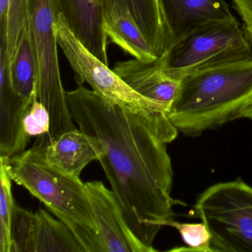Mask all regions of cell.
<instances>
[{
	"instance_id": "cell-1",
	"label": "cell",
	"mask_w": 252,
	"mask_h": 252,
	"mask_svg": "<svg viewBox=\"0 0 252 252\" xmlns=\"http://www.w3.org/2000/svg\"><path fill=\"white\" fill-rule=\"evenodd\" d=\"M79 129L97 137L105 150L100 164L134 235L149 249L160 228L173 220V171L166 144L178 130L169 118L135 113L78 84L67 92Z\"/></svg>"
},
{
	"instance_id": "cell-2",
	"label": "cell",
	"mask_w": 252,
	"mask_h": 252,
	"mask_svg": "<svg viewBox=\"0 0 252 252\" xmlns=\"http://www.w3.org/2000/svg\"><path fill=\"white\" fill-rule=\"evenodd\" d=\"M252 98V60L199 70L181 79L169 113L178 131L195 136L240 119Z\"/></svg>"
},
{
	"instance_id": "cell-3",
	"label": "cell",
	"mask_w": 252,
	"mask_h": 252,
	"mask_svg": "<svg viewBox=\"0 0 252 252\" xmlns=\"http://www.w3.org/2000/svg\"><path fill=\"white\" fill-rule=\"evenodd\" d=\"M5 161L11 180L28 190L73 231L85 252H101L96 224L80 178L48 162L35 147Z\"/></svg>"
},
{
	"instance_id": "cell-4",
	"label": "cell",
	"mask_w": 252,
	"mask_h": 252,
	"mask_svg": "<svg viewBox=\"0 0 252 252\" xmlns=\"http://www.w3.org/2000/svg\"><path fill=\"white\" fill-rule=\"evenodd\" d=\"M252 46L235 19L197 26L162 57L165 71L175 79L209 67L252 60Z\"/></svg>"
},
{
	"instance_id": "cell-5",
	"label": "cell",
	"mask_w": 252,
	"mask_h": 252,
	"mask_svg": "<svg viewBox=\"0 0 252 252\" xmlns=\"http://www.w3.org/2000/svg\"><path fill=\"white\" fill-rule=\"evenodd\" d=\"M28 17L34 39L39 64L38 99L51 115V139L76 129L63 87L55 26L57 15L54 0H27Z\"/></svg>"
},
{
	"instance_id": "cell-6",
	"label": "cell",
	"mask_w": 252,
	"mask_h": 252,
	"mask_svg": "<svg viewBox=\"0 0 252 252\" xmlns=\"http://www.w3.org/2000/svg\"><path fill=\"white\" fill-rule=\"evenodd\" d=\"M195 209L212 236V252H252V187L241 179L215 184Z\"/></svg>"
},
{
	"instance_id": "cell-7",
	"label": "cell",
	"mask_w": 252,
	"mask_h": 252,
	"mask_svg": "<svg viewBox=\"0 0 252 252\" xmlns=\"http://www.w3.org/2000/svg\"><path fill=\"white\" fill-rule=\"evenodd\" d=\"M55 31L57 43L77 75L78 84L86 82L103 99L131 111L169 118L161 106L140 95L107 64L90 52L59 17Z\"/></svg>"
},
{
	"instance_id": "cell-8",
	"label": "cell",
	"mask_w": 252,
	"mask_h": 252,
	"mask_svg": "<svg viewBox=\"0 0 252 252\" xmlns=\"http://www.w3.org/2000/svg\"><path fill=\"white\" fill-rule=\"evenodd\" d=\"M101 252H150L134 235L112 189L101 181L85 183Z\"/></svg>"
},
{
	"instance_id": "cell-9",
	"label": "cell",
	"mask_w": 252,
	"mask_h": 252,
	"mask_svg": "<svg viewBox=\"0 0 252 252\" xmlns=\"http://www.w3.org/2000/svg\"><path fill=\"white\" fill-rule=\"evenodd\" d=\"M33 146L48 162L79 178L90 163L99 161L105 154L104 146L97 137L77 128L56 139H50L48 134L40 135Z\"/></svg>"
},
{
	"instance_id": "cell-10",
	"label": "cell",
	"mask_w": 252,
	"mask_h": 252,
	"mask_svg": "<svg viewBox=\"0 0 252 252\" xmlns=\"http://www.w3.org/2000/svg\"><path fill=\"white\" fill-rule=\"evenodd\" d=\"M60 18L84 46L108 65V37L104 29L103 0H54Z\"/></svg>"
},
{
	"instance_id": "cell-11",
	"label": "cell",
	"mask_w": 252,
	"mask_h": 252,
	"mask_svg": "<svg viewBox=\"0 0 252 252\" xmlns=\"http://www.w3.org/2000/svg\"><path fill=\"white\" fill-rule=\"evenodd\" d=\"M32 104L13 88L7 51L0 49V157L9 158L26 150L30 138L23 120Z\"/></svg>"
},
{
	"instance_id": "cell-12",
	"label": "cell",
	"mask_w": 252,
	"mask_h": 252,
	"mask_svg": "<svg viewBox=\"0 0 252 252\" xmlns=\"http://www.w3.org/2000/svg\"><path fill=\"white\" fill-rule=\"evenodd\" d=\"M159 5L167 50L200 25L235 19L225 0H159Z\"/></svg>"
},
{
	"instance_id": "cell-13",
	"label": "cell",
	"mask_w": 252,
	"mask_h": 252,
	"mask_svg": "<svg viewBox=\"0 0 252 252\" xmlns=\"http://www.w3.org/2000/svg\"><path fill=\"white\" fill-rule=\"evenodd\" d=\"M113 70L138 94L161 106L169 114L179 94L181 81L169 76L160 57L156 61L119 62Z\"/></svg>"
},
{
	"instance_id": "cell-14",
	"label": "cell",
	"mask_w": 252,
	"mask_h": 252,
	"mask_svg": "<svg viewBox=\"0 0 252 252\" xmlns=\"http://www.w3.org/2000/svg\"><path fill=\"white\" fill-rule=\"evenodd\" d=\"M103 20L108 39L125 53L144 62L159 58L126 8L116 2L104 1Z\"/></svg>"
},
{
	"instance_id": "cell-15",
	"label": "cell",
	"mask_w": 252,
	"mask_h": 252,
	"mask_svg": "<svg viewBox=\"0 0 252 252\" xmlns=\"http://www.w3.org/2000/svg\"><path fill=\"white\" fill-rule=\"evenodd\" d=\"M85 252L70 228L45 209L34 215L26 252Z\"/></svg>"
},
{
	"instance_id": "cell-16",
	"label": "cell",
	"mask_w": 252,
	"mask_h": 252,
	"mask_svg": "<svg viewBox=\"0 0 252 252\" xmlns=\"http://www.w3.org/2000/svg\"><path fill=\"white\" fill-rule=\"evenodd\" d=\"M13 88L27 102L38 98L39 64L34 39L28 20L15 54L9 64Z\"/></svg>"
},
{
	"instance_id": "cell-17",
	"label": "cell",
	"mask_w": 252,
	"mask_h": 252,
	"mask_svg": "<svg viewBox=\"0 0 252 252\" xmlns=\"http://www.w3.org/2000/svg\"><path fill=\"white\" fill-rule=\"evenodd\" d=\"M120 4L130 13L141 33L158 57L168 48L167 36L160 12L159 0H103Z\"/></svg>"
},
{
	"instance_id": "cell-18",
	"label": "cell",
	"mask_w": 252,
	"mask_h": 252,
	"mask_svg": "<svg viewBox=\"0 0 252 252\" xmlns=\"http://www.w3.org/2000/svg\"><path fill=\"white\" fill-rule=\"evenodd\" d=\"M28 20L27 0H0V48L6 49L9 64Z\"/></svg>"
},
{
	"instance_id": "cell-19",
	"label": "cell",
	"mask_w": 252,
	"mask_h": 252,
	"mask_svg": "<svg viewBox=\"0 0 252 252\" xmlns=\"http://www.w3.org/2000/svg\"><path fill=\"white\" fill-rule=\"evenodd\" d=\"M12 181L5 161L0 158V252H11V224L16 203Z\"/></svg>"
},
{
	"instance_id": "cell-20",
	"label": "cell",
	"mask_w": 252,
	"mask_h": 252,
	"mask_svg": "<svg viewBox=\"0 0 252 252\" xmlns=\"http://www.w3.org/2000/svg\"><path fill=\"white\" fill-rule=\"evenodd\" d=\"M169 226L175 227L181 234L182 240L188 248L174 249V251H189L197 252H212V236L204 222L181 223L172 220Z\"/></svg>"
},
{
	"instance_id": "cell-21",
	"label": "cell",
	"mask_w": 252,
	"mask_h": 252,
	"mask_svg": "<svg viewBox=\"0 0 252 252\" xmlns=\"http://www.w3.org/2000/svg\"><path fill=\"white\" fill-rule=\"evenodd\" d=\"M35 213L14 205L11 224V252H26Z\"/></svg>"
},
{
	"instance_id": "cell-22",
	"label": "cell",
	"mask_w": 252,
	"mask_h": 252,
	"mask_svg": "<svg viewBox=\"0 0 252 252\" xmlns=\"http://www.w3.org/2000/svg\"><path fill=\"white\" fill-rule=\"evenodd\" d=\"M51 119L49 111L45 105L34 98L23 120V129L29 138L49 134Z\"/></svg>"
},
{
	"instance_id": "cell-23",
	"label": "cell",
	"mask_w": 252,
	"mask_h": 252,
	"mask_svg": "<svg viewBox=\"0 0 252 252\" xmlns=\"http://www.w3.org/2000/svg\"><path fill=\"white\" fill-rule=\"evenodd\" d=\"M243 21V29L252 46V0H231Z\"/></svg>"
},
{
	"instance_id": "cell-24",
	"label": "cell",
	"mask_w": 252,
	"mask_h": 252,
	"mask_svg": "<svg viewBox=\"0 0 252 252\" xmlns=\"http://www.w3.org/2000/svg\"><path fill=\"white\" fill-rule=\"evenodd\" d=\"M243 118L252 119V98L247 106L243 109V112L240 115V119H243Z\"/></svg>"
}]
</instances>
